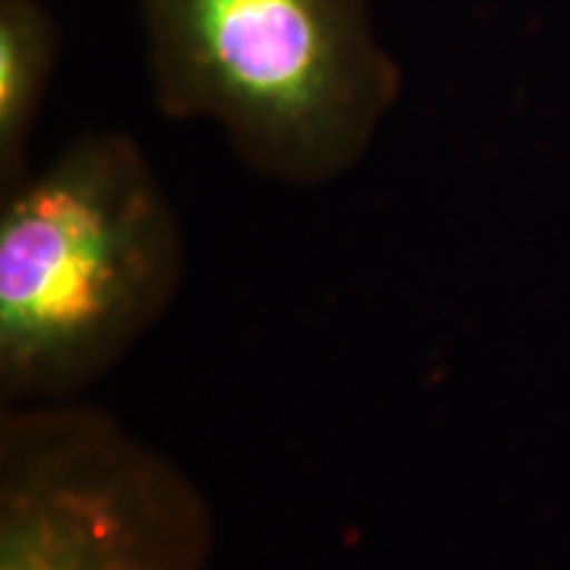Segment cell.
Listing matches in <instances>:
<instances>
[{
    "label": "cell",
    "mask_w": 570,
    "mask_h": 570,
    "mask_svg": "<svg viewBox=\"0 0 570 570\" xmlns=\"http://www.w3.org/2000/svg\"><path fill=\"white\" fill-rule=\"evenodd\" d=\"M209 499L114 412L0 410V570H209Z\"/></svg>",
    "instance_id": "obj_3"
},
{
    "label": "cell",
    "mask_w": 570,
    "mask_h": 570,
    "mask_svg": "<svg viewBox=\"0 0 570 570\" xmlns=\"http://www.w3.org/2000/svg\"><path fill=\"white\" fill-rule=\"evenodd\" d=\"M59 46V24L40 0H0V190L30 173L27 151Z\"/></svg>",
    "instance_id": "obj_4"
},
{
    "label": "cell",
    "mask_w": 570,
    "mask_h": 570,
    "mask_svg": "<svg viewBox=\"0 0 570 570\" xmlns=\"http://www.w3.org/2000/svg\"><path fill=\"white\" fill-rule=\"evenodd\" d=\"M159 114L209 122L254 175L320 188L352 173L404 77L370 0H135Z\"/></svg>",
    "instance_id": "obj_2"
},
{
    "label": "cell",
    "mask_w": 570,
    "mask_h": 570,
    "mask_svg": "<svg viewBox=\"0 0 570 570\" xmlns=\"http://www.w3.org/2000/svg\"><path fill=\"white\" fill-rule=\"evenodd\" d=\"M185 235L151 159L85 132L0 202V410L71 402L173 309Z\"/></svg>",
    "instance_id": "obj_1"
}]
</instances>
